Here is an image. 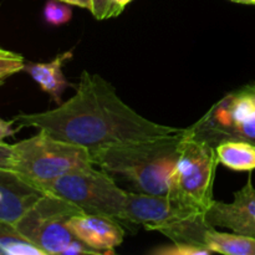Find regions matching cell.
Returning <instances> with one entry per match:
<instances>
[{"instance_id": "6da1fadb", "label": "cell", "mask_w": 255, "mask_h": 255, "mask_svg": "<svg viewBox=\"0 0 255 255\" xmlns=\"http://www.w3.org/2000/svg\"><path fill=\"white\" fill-rule=\"evenodd\" d=\"M20 127H35L90 152L116 144L179 133L186 128L159 125L125 104L100 75L82 71L74 96L56 109L15 117Z\"/></svg>"}, {"instance_id": "7a4b0ae2", "label": "cell", "mask_w": 255, "mask_h": 255, "mask_svg": "<svg viewBox=\"0 0 255 255\" xmlns=\"http://www.w3.org/2000/svg\"><path fill=\"white\" fill-rule=\"evenodd\" d=\"M186 131V129H184ZM184 131L90 152L95 166L128 181L142 193L168 194Z\"/></svg>"}, {"instance_id": "3957f363", "label": "cell", "mask_w": 255, "mask_h": 255, "mask_svg": "<svg viewBox=\"0 0 255 255\" xmlns=\"http://www.w3.org/2000/svg\"><path fill=\"white\" fill-rule=\"evenodd\" d=\"M91 166L95 164L89 149L55 138L41 129L12 144L11 169L42 192L54 179Z\"/></svg>"}, {"instance_id": "277c9868", "label": "cell", "mask_w": 255, "mask_h": 255, "mask_svg": "<svg viewBox=\"0 0 255 255\" xmlns=\"http://www.w3.org/2000/svg\"><path fill=\"white\" fill-rule=\"evenodd\" d=\"M80 213L84 211L76 204L56 194L46 193L15 223V227L45 255H97L96 251L77 239L70 229L69 221Z\"/></svg>"}, {"instance_id": "5b68a950", "label": "cell", "mask_w": 255, "mask_h": 255, "mask_svg": "<svg viewBox=\"0 0 255 255\" xmlns=\"http://www.w3.org/2000/svg\"><path fill=\"white\" fill-rule=\"evenodd\" d=\"M186 134L213 147L224 141L255 144V82L228 92L187 127Z\"/></svg>"}, {"instance_id": "8992f818", "label": "cell", "mask_w": 255, "mask_h": 255, "mask_svg": "<svg viewBox=\"0 0 255 255\" xmlns=\"http://www.w3.org/2000/svg\"><path fill=\"white\" fill-rule=\"evenodd\" d=\"M71 203L85 213L121 219L126 207L128 192L120 188L111 174L94 166L76 169L54 179L44 189Z\"/></svg>"}, {"instance_id": "52a82bcc", "label": "cell", "mask_w": 255, "mask_h": 255, "mask_svg": "<svg viewBox=\"0 0 255 255\" xmlns=\"http://www.w3.org/2000/svg\"><path fill=\"white\" fill-rule=\"evenodd\" d=\"M218 163L216 147L191 138L184 131L168 196L206 213L214 201L213 184Z\"/></svg>"}, {"instance_id": "ba28073f", "label": "cell", "mask_w": 255, "mask_h": 255, "mask_svg": "<svg viewBox=\"0 0 255 255\" xmlns=\"http://www.w3.org/2000/svg\"><path fill=\"white\" fill-rule=\"evenodd\" d=\"M202 212L184 206L168 194H149L128 192L122 221L141 224L149 231H158L161 227Z\"/></svg>"}, {"instance_id": "9c48e42d", "label": "cell", "mask_w": 255, "mask_h": 255, "mask_svg": "<svg viewBox=\"0 0 255 255\" xmlns=\"http://www.w3.org/2000/svg\"><path fill=\"white\" fill-rule=\"evenodd\" d=\"M204 217L212 228H228L233 233L255 237V188L252 177L234 193L233 202L214 199Z\"/></svg>"}, {"instance_id": "30bf717a", "label": "cell", "mask_w": 255, "mask_h": 255, "mask_svg": "<svg viewBox=\"0 0 255 255\" xmlns=\"http://www.w3.org/2000/svg\"><path fill=\"white\" fill-rule=\"evenodd\" d=\"M77 239L99 254H115V248L124 242L125 231L116 219L97 214L80 213L69 221Z\"/></svg>"}, {"instance_id": "8fae6325", "label": "cell", "mask_w": 255, "mask_h": 255, "mask_svg": "<svg viewBox=\"0 0 255 255\" xmlns=\"http://www.w3.org/2000/svg\"><path fill=\"white\" fill-rule=\"evenodd\" d=\"M45 192L11 168L0 167V219L15 224Z\"/></svg>"}, {"instance_id": "7c38bea8", "label": "cell", "mask_w": 255, "mask_h": 255, "mask_svg": "<svg viewBox=\"0 0 255 255\" xmlns=\"http://www.w3.org/2000/svg\"><path fill=\"white\" fill-rule=\"evenodd\" d=\"M72 57V50L60 54L49 62H29L25 64L24 71L32 77L41 87L42 91L49 94L57 105L61 104V96L67 89L66 79L62 72V66Z\"/></svg>"}, {"instance_id": "4fadbf2b", "label": "cell", "mask_w": 255, "mask_h": 255, "mask_svg": "<svg viewBox=\"0 0 255 255\" xmlns=\"http://www.w3.org/2000/svg\"><path fill=\"white\" fill-rule=\"evenodd\" d=\"M206 213L194 214L171 222L161 227L158 232L171 239L172 243H184L196 247H206V236L212 227L207 223Z\"/></svg>"}, {"instance_id": "5bb4252c", "label": "cell", "mask_w": 255, "mask_h": 255, "mask_svg": "<svg viewBox=\"0 0 255 255\" xmlns=\"http://www.w3.org/2000/svg\"><path fill=\"white\" fill-rule=\"evenodd\" d=\"M219 163L233 171L255 169V144L246 141H224L216 146Z\"/></svg>"}, {"instance_id": "9a60e30c", "label": "cell", "mask_w": 255, "mask_h": 255, "mask_svg": "<svg viewBox=\"0 0 255 255\" xmlns=\"http://www.w3.org/2000/svg\"><path fill=\"white\" fill-rule=\"evenodd\" d=\"M206 247L213 253L226 255H255V237L237 233H222L216 228L209 229L206 236Z\"/></svg>"}, {"instance_id": "2e32d148", "label": "cell", "mask_w": 255, "mask_h": 255, "mask_svg": "<svg viewBox=\"0 0 255 255\" xmlns=\"http://www.w3.org/2000/svg\"><path fill=\"white\" fill-rule=\"evenodd\" d=\"M0 255H45L41 249L27 241L15 224L0 219Z\"/></svg>"}, {"instance_id": "e0dca14e", "label": "cell", "mask_w": 255, "mask_h": 255, "mask_svg": "<svg viewBox=\"0 0 255 255\" xmlns=\"http://www.w3.org/2000/svg\"><path fill=\"white\" fill-rule=\"evenodd\" d=\"M44 17L47 24L52 26H60L71 20V5L62 2L60 0H49L45 5Z\"/></svg>"}, {"instance_id": "ac0fdd59", "label": "cell", "mask_w": 255, "mask_h": 255, "mask_svg": "<svg viewBox=\"0 0 255 255\" xmlns=\"http://www.w3.org/2000/svg\"><path fill=\"white\" fill-rule=\"evenodd\" d=\"M124 7L116 0H91V14L97 20H106L119 16Z\"/></svg>"}, {"instance_id": "d6986e66", "label": "cell", "mask_w": 255, "mask_h": 255, "mask_svg": "<svg viewBox=\"0 0 255 255\" xmlns=\"http://www.w3.org/2000/svg\"><path fill=\"white\" fill-rule=\"evenodd\" d=\"M157 255H209L213 252L204 247H196L184 243H172V246H164L152 252Z\"/></svg>"}, {"instance_id": "ffe728a7", "label": "cell", "mask_w": 255, "mask_h": 255, "mask_svg": "<svg viewBox=\"0 0 255 255\" xmlns=\"http://www.w3.org/2000/svg\"><path fill=\"white\" fill-rule=\"evenodd\" d=\"M24 67L25 62L21 55L14 57H0V86L10 76L22 71Z\"/></svg>"}, {"instance_id": "44dd1931", "label": "cell", "mask_w": 255, "mask_h": 255, "mask_svg": "<svg viewBox=\"0 0 255 255\" xmlns=\"http://www.w3.org/2000/svg\"><path fill=\"white\" fill-rule=\"evenodd\" d=\"M15 124H16L15 120L6 121V120L0 119V142H4V139L7 137H14V134L19 132L21 127L19 126L17 128H14Z\"/></svg>"}, {"instance_id": "7402d4cb", "label": "cell", "mask_w": 255, "mask_h": 255, "mask_svg": "<svg viewBox=\"0 0 255 255\" xmlns=\"http://www.w3.org/2000/svg\"><path fill=\"white\" fill-rule=\"evenodd\" d=\"M12 144L0 142V167L11 168Z\"/></svg>"}, {"instance_id": "603a6c76", "label": "cell", "mask_w": 255, "mask_h": 255, "mask_svg": "<svg viewBox=\"0 0 255 255\" xmlns=\"http://www.w3.org/2000/svg\"><path fill=\"white\" fill-rule=\"evenodd\" d=\"M62 2H66V4L74 5V6L82 7V9H91V0H60Z\"/></svg>"}, {"instance_id": "cb8c5ba5", "label": "cell", "mask_w": 255, "mask_h": 255, "mask_svg": "<svg viewBox=\"0 0 255 255\" xmlns=\"http://www.w3.org/2000/svg\"><path fill=\"white\" fill-rule=\"evenodd\" d=\"M20 54H16V52L9 51V50H5L2 47H0V57H14L19 56Z\"/></svg>"}, {"instance_id": "d4e9b609", "label": "cell", "mask_w": 255, "mask_h": 255, "mask_svg": "<svg viewBox=\"0 0 255 255\" xmlns=\"http://www.w3.org/2000/svg\"><path fill=\"white\" fill-rule=\"evenodd\" d=\"M233 2H238V4L244 5H255V0H231Z\"/></svg>"}, {"instance_id": "484cf974", "label": "cell", "mask_w": 255, "mask_h": 255, "mask_svg": "<svg viewBox=\"0 0 255 255\" xmlns=\"http://www.w3.org/2000/svg\"><path fill=\"white\" fill-rule=\"evenodd\" d=\"M116 1L119 2V4L121 5V6L124 7V9H125V6H126L127 4H129V2H131L132 0H116Z\"/></svg>"}]
</instances>
